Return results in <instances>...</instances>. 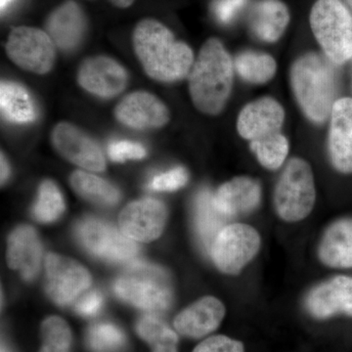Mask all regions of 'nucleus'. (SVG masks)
I'll return each mask as SVG.
<instances>
[{"label":"nucleus","mask_w":352,"mask_h":352,"mask_svg":"<svg viewBox=\"0 0 352 352\" xmlns=\"http://www.w3.org/2000/svg\"><path fill=\"white\" fill-rule=\"evenodd\" d=\"M133 46L146 74L159 82L182 80L194 64L191 48L176 41L170 30L155 19H144L136 25Z\"/></svg>","instance_id":"nucleus-1"},{"label":"nucleus","mask_w":352,"mask_h":352,"mask_svg":"<svg viewBox=\"0 0 352 352\" xmlns=\"http://www.w3.org/2000/svg\"><path fill=\"white\" fill-rule=\"evenodd\" d=\"M188 76L195 107L207 115H219L226 107L233 85L232 60L219 39L206 41Z\"/></svg>","instance_id":"nucleus-2"},{"label":"nucleus","mask_w":352,"mask_h":352,"mask_svg":"<svg viewBox=\"0 0 352 352\" xmlns=\"http://www.w3.org/2000/svg\"><path fill=\"white\" fill-rule=\"evenodd\" d=\"M332 62L317 54L298 58L293 65L291 82L296 100L308 119L323 122L336 103L337 78Z\"/></svg>","instance_id":"nucleus-3"},{"label":"nucleus","mask_w":352,"mask_h":352,"mask_svg":"<svg viewBox=\"0 0 352 352\" xmlns=\"http://www.w3.org/2000/svg\"><path fill=\"white\" fill-rule=\"evenodd\" d=\"M122 300L148 311H164L173 300V285L168 273L153 264L132 261L113 285Z\"/></svg>","instance_id":"nucleus-4"},{"label":"nucleus","mask_w":352,"mask_h":352,"mask_svg":"<svg viewBox=\"0 0 352 352\" xmlns=\"http://www.w3.org/2000/svg\"><path fill=\"white\" fill-rule=\"evenodd\" d=\"M316 201L314 176L305 160L294 157L282 171L274 191V208L278 217L294 223L311 214Z\"/></svg>","instance_id":"nucleus-5"},{"label":"nucleus","mask_w":352,"mask_h":352,"mask_svg":"<svg viewBox=\"0 0 352 352\" xmlns=\"http://www.w3.org/2000/svg\"><path fill=\"white\" fill-rule=\"evenodd\" d=\"M310 25L322 50L333 64L352 57V17L340 0H317L310 13Z\"/></svg>","instance_id":"nucleus-6"},{"label":"nucleus","mask_w":352,"mask_h":352,"mask_svg":"<svg viewBox=\"0 0 352 352\" xmlns=\"http://www.w3.org/2000/svg\"><path fill=\"white\" fill-rule=\"evenodd\" d=\"M261 247V237L256 229L245 223H233L217 234L210 254L221 272L236 275L256 258Z\"/></svg>","instance_id":"nucleus-7"},{"label":"nucleus","mask_w":352,"mask_h":352,"mask_svg":"<svg viewBox=\"0 0 352 352\" xmlns=\"http://www.w3.org/2000/svg\"><path fill=\"white\" fill-rule=\"evenodd\" d=\"M6 50L18 67L38 75L50 72L56 57V45L50 34L38 28L25 25L11 30Z\"/></svg>","instance_id":"nucleus-8"},{"label":"nucleus","mask_w":352,"mask_h":352,"mask_svg":"<svg viewBox=\"0 0 352 352\" xmlns=\"http://www.w3.org/2000/svg\"><path fill=\"white\" fill-rule=\"evenodd\" d=\"M76 235L88 252L111 263H129L138 254V245L133 240L115 226L94 217L78 223Z\"/></svg>","instance_id":"nucleus-9"},{"label":"nucleus","mask_w":352,"mask_h":352,"mask_svg":"<svg viewBox=\"0 0 352 352\" xmlns=\"http://www.w3.org/2000/svg\"><path fill=\"white\" fill-rule=\"evenodd\" d=\"M90 284L89 272L80 263L59 254H50L46 256L45 289L57 305H69Z\"/></svg>","instance_id":"nucleus-10"},{"label":"nucleus","mask_w":352,"mask_h":352,"mask_svg":"<svg viewBox=\"0 0 352 352\" xmlns=\"http://www.w3.org/2000/svg\"><path fill=\"white\" fill-rule=\"evenodd\" d=\"M168 210L162 201L146 198L129 204L120 212V231L133 241L151 242L163 233Z\"/></svg>","instance_id":"nucleus-11"},{"label":"nucleus","mask_w":352,"mask_h":352,"mask_svg":"<svg viewBox=\"0 0 352 352\" xmlns=\"http://www.w3.org/2000/svg\"><path fill=\"white\" fill-rule=\"evenodd\" d=\"M51 140L55 149L71 163L90 171H103L105 157L100 146L69 122H60L54 127Z\"/></svg>","instance_id":"nucleus-12"},{"label":"nucleus","mask_w":352,"mask_h":352,"mask_svg":"<svg viewBox=\"0 0 352 352\" xmlns=\"http://www.w3.org/2000/svg\"><path fill=\"white\" fill-rule=\"evenodd\" d=\"M308 314L316 319L337 315L352 318V276L338 275L317 285L305 298Z\"/></svg>","instance_id":"nucleus-13"},{"label":"nucleus","mask_w":352,"mask_h":352,"mask_svg":"<svg viewBox=\"0 0 352 352\" xmlns=\"http://www.w3.org/2000/svg\"><path fill=\"white\" fill-rule=\"evenodd\" d=\"M78 82L83 89L101 98L122 94L129 82L126 69L106 56L88 58L80 65Z\"/></svg>","instance_id":"nucleus-14"},{"label":"nucleus","mask_w":352,"mask_h":352,"mask_svg":"<svg viewBox=\"0 0 352 352\" xmlns=\"http://www.w3.org/2000/svg\"><path fill=\"white\" fill-rule=\"evenodd\" d=\"M115 116L120 124L135 129H160L170 120L166 106L146 91L126 95L116 107Z\"/></svg>","instance_id":"nucleus-15"},{"label":"nucleus","mask_w":352,"mask_h":352,"mask_svg":"<svg viewBox=\"0 0 352 352\" xmlns=\"http://www.w3.org/2000/svg\"><path fill=\"white\" fill-rule=\"evenodd\" d=\"M285 120L284 109L274 99L265 97L248 104L238 118V132L250 142L279 133Z\"/></svg>","instance_id":"nucleus-16"},{"label":"nucleus","mask_w":352,"mask_h":352,"mask_svg":"<svg viewBox=\"0 0 352 352\" xmlns=\"http://www.w3.org/2000/svg\"><path fill=\"white\" fill-rule=\"evenodd\" d=\"M46 32L60 50L69 52L82 43L87 29V18L76 2H64L46 20Z\"/></svg>","instance_id":"nucleus-17"},{"label":"nucleus","mask_w":352,"mask_h":352,"mask_svg":"<svg viewBox=\"0 0 352 352\" xmlns=\"http://www.w3.org/2000/svg\"><path fill=\"white\" fill-rule=\"evenodd\" d=\"M329 152L336 170L352 173V99L336 101L331 113Z\"/></svg>","instance_id":"nucleus-18"},{"label":"nucleus","mask_w":352,"mask_h":352,"mask_svg":"<svg viewBox=\"0 0 352 352\" xmlns=\"http://www.w3.org/2000/svg\"><path fill=\"white\" fill-rule=\"evenodd\" d=\"M224 316L223 303L214 296H205L182 310L173 326L180 335L199 339L217 330Z\"/></svg>","instance_id":"nucleus-19"},{"label":"nucleus","mask_w":352,"mask_h":352,"mask_svg":"<svg viewBox=\"0 0 352 352\" xmlns=\"http://www.w3.org/2000/svg\"><path fill=\"white\" fill-rule=\"evenodd\" d=\"M43 258V247L38 234L31 226L17 227L11 233L7 248V263L31 281L38 275Z\"/></svg>","instance_id":"nucleus-20"},{"label":"nucleus","mask_w":352,"mask_h":352,"mask_svg":"<svg viewBox=\"0 0 352 352\" xmlns=\"http://www.w3.org/2000/svg\"><path fill=\"white\" fill-rule=\"evenodd\" d=\"M214 197L220 212L227 217H238L250 214L258 207L261 189L256 180L240 176L221 185Z\"/></svg>","instance_id":"nucleus-21"},{"label":"nucleus","mask_w":352,"mask_h":352,"mask_svg":"<svg viewBox=\"0 0 352 352\" xmlns=\"http://www.w3.org/2000/svg\"><path fill=\"white\" fill-rule=\"evenodd\" d=\"M318 256L327 267L352 268V217L336 220L326 229L319 243Z\"/></svg>","instance_id":"nucleus-22"},{"label":"nucleus","mask_w":352,"mask_h":352,"mask_svg":"<svg viewBox=\"0 0 352 352\" xmlns=\"http://www.w3.org/2000/svg\"><path fill=\"white\" fill-rule=\"evenodd\" d=\"M289 21L288 8L280 0H261L252 9L250 24L258 38L273 43L281 38Z\"/></svg>","instance_id":"nucleus-23"},{"label":"nucleus","mask_w":352,"mask_h":352,"mask_svg":"<svg viewBox=\"0 0 352 352\" xmlns=\"http://www.w3.org/2000/svg\"><path fill=\"white\" fill-rule=\"evenodd\" d=\"M227 217L215 205L214 194L203 190L194 204V224L199 242L205 251L210 252L217 234L226 227Z\"/></svg>","instance_id":"nucleus-24"},{"label":"nucleus","mask_w":352,"mask_h":352,"mask_svg":"<svg viewBox=\"0 0 352 352\" xmlns=\"http://www.w3.org/2000/svg\"><path fill=\"white\" fill-rule=\"evenodd\" d=\"M0 107L2 116L13 124H31L38 118V111L31 94L27 88L17 82H1Z\"/></svg>","instance_id":"nucleus-25"},{"label":"nucleus","mask_w":352,"mask_h":352,"mask_svg":"<svg viewBox=\"0 0 352 352\" xmlns=\"http://www.w3.org/2000/svg\"><path fill=\"white\" fill-rule=\"evenodd\" d=\"M72 187L85 200L101 206H113L120 201L119 190L98 176L76 170L71 176Z\"/></svg>","instance_id":"nucleus-26"},{"label":"nucleus","mask_w":352,"mask_h":352,"mask_svg":"<svg viewBox=\"0 0 352 352\" xmlns=\"http://www.w3.org/2000/svg\"><path fill=\"white\" fill-rule=\"evenodd\" d=\"M136 331L153 352H177V335L157 317L145 315L138 321Z\"/></svg>","instance_id":"nucleus-27"},{"label":"nucleus","mask_w":352,"mask_h":352,"mask_svg":"<svg viewBox=\"0 0 352 352\" xmlns=\"http://www.w3.org/2000/svg\"><path fill=\"white\" fill-rule=\"evenodd\" d=\"M238 73L244 80L252 83H264L276 73L275 60L267 54L245 51L238 55L235 62Z\"/></svg>","instance_id":"nucleus-28"},{"label":"nucleus","mask_w":352,"mask_h":352,"mask_svg":"<svg viewBox=\"0 0 352 352\" xmlns=\"http://www.w3.org/2000/svg\"><path fill=\"white\" fill-rule=\"evenodd\" d=\"M251 148L261 166L267 170H275L286 161L289 142L279 132L256 142H251Z\"/></svg>","instance_id":"nucleus-29"},{"label":"nucleus","mask_w":352,"mask_h":352,"mask_svg":"<svg viewBox=\"0 0 352 352\" xmlns=\"http://www.w3.org/2000/svg\"><path fill=\"white\" fill-rule=\"evenodd\" d=\"M65 210V201L61 192L50 180L41 183L38 200L32 208V214L38 221L48 223L59 219Z\"/></svg>","instance_id":"nucleus-30"},{"label":"nucleus","mask_w":352,"mask_h":352,"mask_svg":"<svg viewBox=\"0 0 352 352\" xmlns=\"http://www.w3.org/2000/svg\"><path fill=\"white\" fill-rule=\"evenodd\" d=\"M87 344L94 352H120L126 344V336L113 324H95L88 330Z\"/></svg>","instance_id":"nucleus-31"},{"label":"nucleus","mask_w":352,"mask_h":352,"mask_svg":"<svg viewBox=\"0 0 352 352\" xmlns=\"http://www.w3.org/2000/svg\"><path fill=\"white\" fill-rule=\"evenodd\" d=\"M43 344L41 352H69L72 344V333L68 324L52 316L46 319L41 327Z\"/></svg>","instance_id":"nucleus-32"},{"label":"nucleus","mask_w":352,"mask_h":352,"mask_svg":"<svg viewBox=\"0 0 352 352\" xmlns=\"http://www.w3.org/2000/svg\"><path fill=\"white\" fill-rule=\"evenodd\" d=\"M188 182V173L183 168H175L155 176L153 178L150 188L155 191H175L182 188Z\"/></svg>","instance_id":"nucleus-33"},{"label":"nucleus","mask_w":352,"mask_h":352,"mask_svg":"<svg viewBox=\"0 0 352 352\" xmlns=\"http://www.w3.org/2000/svg\"><path fill=\"white\" fill-rule=\"evenodd\" d=\"M108 154L112 161L122 163L126 160L143 159L146 156V150L139 143L131 142V141H116L109 146Z\"/></svg>","instance_id":"nucleus-34"},{"label":"nucleus","mask_w":352,"mask_h":352,"mask_svg":"<svg viewBox=\"0 0 352 352\" xmlns=\"http://www.w3.org/2000/svg\"><path fill=\"white\" fill-rule=\"evenodd\" d=\"M193 352H245V347L239 340L226 336H214L203 340Z\"/></svg>","instance_id":"nucleus-35"},{"label":"nucleus","mask_w":352,"mask_h":352,"mask_svg":"<svg viewBox=\"0 0 352 352\" xmlns=\"http://www.w3.org/2000/svg\"><path fill=\"white\" fill-rule=\"evenodd\" d=\"M248 0H215L214 12L217 19L228 24L235 19L247 4Z\"/></svg>","instance_id":"nucleus-36"},{"label":"nucleus","mask_w":352,"mask_h":352,"mask_svg":"<svg viewBox=\"0 0 352 352\" xmlns=\"http://www.w3.org/2000/svg\"><path fill=\"white\" fill-rule=\"evenodd\" d=\"M103 305V298L99 292L92 291L78 300L76 311L82 316H94L98 314Z\"/></svg>","instance_id":"nucleus-37"},{"label":"nucleus","mask_w":352,"mask_h":352,"mask_svg":"<svg viewBox=\"0 0 352 352\" xmlns=\"http://www.w3.org/2000/svg\"><path fill=\"white\" fill-rule=\"evenodd\" d=\"M0 166H1V184H3L10 175V168H9V164L3 154H1V164Z\"/></svg>","instance_id":"nucleus-38"},{"label":"nucleus","mask_w":352,"mask_h":352,"mask_svg":"<svg viewBox=\"0 0 352 352\" xmlns=\"http://www.w3.org/2000/svg\"><path fill=\"white\" fill-rule=\"evenodd\" d=\"M113 6L119 7V8H127L131 6L135 0H110Z\"/></svg>","instance_id":"nucleus-39"},{"label":"nucleus","mask_w":352,"mask_h":352,"mask_svg":"<svg viewBox=\"0 0 352 352\" xmlns=\"http://www.w3.org/2000/svg\"><path fill=\"white\" fill-rule=\"evenodd\" d=\"M14 0H0V7H1V12H4L9 6H11V3Z\"/></svg>","instance_id":"nucleus-40"},{"label":"nucleus","mask_w":352,"mask_h":352,"mask_svg":"<svg viewBox=\"0 0 352 352\" xmlns=\"http://www.w3.org/2000/svg\"><path fill=\"white\" fill-rule=\"evenodd\" d=\"M1 352H8V351H7L6 349H2Z\"/></svg>","instance_id":"nucleus-41"}]
</instances>
